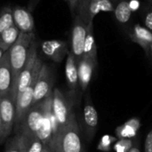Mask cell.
<instances>
[{
	"label": "cell",
	"mask_w": 152,
	"mask_h": 152,
	"mask_svg": "<svg viewBox=\"0 0 152 152\" xmlns=\"http://www.w3.org/2000/svg\"><path fill=\"white\" fill-rule=\"evenodd\" d=\"M35 38H36V36L34 33L20 32L16 42L8 50L9 60H10V64H11L12 77H13V84H12V92L16 85V82H17V79L20 71L22 70L23 67L26 64L31 44Z\"/></svg>",
	"instance_id": "obj_1"
},
{
	"label": "cell",
	"mask_w": 152,
	"mask_h": 152,
	"mask_svg": "<svg viewBox=\"0 0 152 152\" xmlns=\"http://www.w3.org/2000/svg\"><path fill=\"white\" fill-rule=\"evenodd\" d=\"M42 65L43 61L37 54V45L35 38L31 44L26 64L20 71L16 85L11 94L14 102L22 94L25 89L29 86L34 77L39 73Z\"/></svg>",
	"instance_id": "obj_2"
},
{
	"label": "cell",
	"mask_w": 152,
	"mask_h": 152,
	"mask_svg": "<svg viewBox=\"0 0 152 152\" xmlns=\"http://www.w3.org/2000/svg\"><path fill=\"white\" fill-rule=\"evenodd\" d=\"M53 152H85L75 113L69 124L60 132Z\"/></svg>",
	"instance_id": "obj_3"
},
{
	"label": "cell",
	"mask_w": 152,
	"mask_h": 152,
	"mask_svg": "<svg viewBox=\"0 0 152 152\" xmlns=\"http://www.w3.org/2000/svg\"><path fill=\"white\" fill-rule=\"evenodd\" d=\"M52 109L61 132L69 124L74 114L73 101L69 96L64 94L59 88H54L53 90Z\"/></svg>",
	"instance_id": "obj_4"
},
{
	"label": "cell",
	"mask_w": 152,
	"mask_h": 152,
	"mask_svg": "<svg viewBox=\"0 0 152 152\" xmlns=\"http://www.w3.org/2000/svg\"><path fill=\"white\" fill-rule=\"evenodd\" d=\"M53 83L54 77L52 69L48 65L43 63L36 82L32 106L40 103L53 94Z\"/></svg>",
	"instance_id": "obj_5"
},
{
	"label": "cell",
	"mask_w": 152,
	"mask_h": 152,
	"mask_svg": "<svg viewBox=\"0 0 152 152\" xmlns=\"http://www.w3.org/2000/svg\"><path fill=\"white\" fill-rule=\"evenodd\" d=\"M0 117L3 125L0 142H3L12 133L15 122V102L11 94L0 97Z\"/></svg>",
	"instance_id": "obj_6"
},
{
	"label": "cell",
	"mask_w": 152,
	"mask_h": 152,
	"mask_svg": "<svg viewBox=\"0 0 152 152\" xmlns=\"http://www.w3.org/2000/svg\"><path fill=\"white\" fill-rule=\"evenodd\" d=\"M86 26L87 23L85 22L78 15L74 16L70 37V53L75 57L77 62L83 57V49L86 35Z\"/></svg>",
	"instance_id": "obj_7"
},
{
	"label": "cell",
	"mask_w": 152,
	"mask_h": 152,
	"mask_svg": "<svg viewBox=\"0 0 152 152\" xmlns=\"http://www.w3.org/2000/svg\"><path fill=\"white\" fill-rule=\"evenodd\" d=\"M43 117L41 125L37 136L41 140L44 145L49 146L52 141V121L53 118V112L52 109L53 94L45 98L43 102Z\"/></svg>",
	"instance_id": "obj_8"
},
{
	"label": "cell",
	"mask_w": 152,
	"mask_h": 152,
	"mask_svg": "<svg viewBox=\"0 0 152 152\" xmlns=\"http://www.w3.org/2000/svg\"><path fill=\"white\" fill-rule=\"evenodd\" d=\"M43 117V102L37 103L30 108L21 122L20 123V134L31 135L36 134L39 130Z\"/></svg>",
	"instance_id": "obj_9"
},
{
	"label": "cell",
	"mask_w": 152,
	"mask_h": 152,
	"mask_svg": "<svg viewBox=\"0 0 152 152\" xmlns=\"http://www.w3.org/2000/svg\"><path fill=\"white\" fill-rule=\"evenodd\" d=\"M98 112L91 100L90 94H87L83 110V126L88 141H91L94 137L98 127Z\"/></svg>",
	"instance_id": "obj_10"
},
{
	"label": "cell",
	"mask_w": 152,
	"mask_h": 152,
	"mask_svg": "<svg viewBox=\"0 0 152 152\" xmlns=\"http://www.w3.org/2000/svg\"><path fill=\"white\" fill-rule=\"evenodd\" d=\"M42 53L54 62H61L69 53L68 45L63 40L52 39L43 41L41 44Z\"/></svg>",
	"instance_id": "obj_11"
},
{
	"label": "cell",
	"mask_w": 152,
	"mask_h": 152,
	"mask_svg": "<svg viewBox=\"0 0 152 152\" xmlns=\"http://www.w3.org/2000/svg\"><path fill=\"white\" fill-rule=\"evenodd\" d=\"M12 10L13 23L22 33H34L35 22L31 12L28 9L16 5Z\"/></svg>",
	"instance_id": "obj_12"
},
{
	"label": "cell",
	"mask_w": 152,
	"mask_h": 152,
	"mask_svg": "<svg viewBox=\"0 0 152 152\" xmlns=\"http://www.w3.org/2000/svg\"><path fill=\"white\" fill-rule=\"evenodd\" d=\"M128 37L132 42L140 45L146 54H150V49L152 45V32L146 27L136 23L129 29Z\"/></svg>",
	"instance_id": "obj_13"
},
{
	"label": "cell",
	"mask_w": 152,
	"mask_h": 152,
	"mask_svg": "<svg viewBox=\"0 0 152 152\" xmlns=\"http://www.w3.org/2000/svg\"><path fill=\"white\" fill-rule=\"evenodd\" d=\"M12 84V71L9 60V53L6 51L0 60V97L11 94Z\"/></svg>",
	"instance_id": "obj_14"
},
{
	"label": "cell",
	"mask_w": 152,
	"mask_h": 152,
	"mask_svg": "<svg viewBox=\"0 0 152 152\" xmlns=\"http://www.w3.org/2000/svg\"><path fill=\"white\" fill-rule=\"evenodd\" d=\"M96 66L97 61H94L86 57H82L77 61L78 86L83 92L88 88Z\"/></svg>",
	"instance_id": "obj_15"
},
{
	"label": "cell",
	"mask_w": 152,
	"mask_h": 152,
	"mask_svg": "<svg viewBox=\"0 0 152 152\" xmlns=\"http://www.w3.org/2000/svg\"><path fill=\"white\" fill-rule=\"evenodd\" d=\"M65 76L68 86L71 94L77 92L78 87V74H77V62L73 54L69 52L67 54L65 64Z\"/></svg>",
	"instance_id": "obj_16"
},
{
	"label": "cell",
	"mask_w": 152,
	"mask_h": 152,
	"mask_svg": "<svg viewBox=\"0 0 152 152\" xmlns=\"http://www.w3.org/2000/svg\"><path fill=\"white\" fill-rule=\"evenodd\" d=\"M141 127V120L139 118H133L123 123L115 129L116 137L118 139H133L135 138Z\"/></svg>",
	"instance_id": "obj_17"
},
{
	"label": "cell",
	"mask_w": 152,
	"mask_h": 152,
	"mask_svg": "<svg viewBox=\"0 0 152 152\" xmlns=\"http://www.w3.org/2000/svg\"><path fill=\"white\" fill-rule=\"evenodd\" d=\"M83 57L97 61V45L94 33V21H90L86 26V35L83 49Z\"/></svg>",
	"instance_id": "obj_18"
},
{
	"label": "cell",
	"mask_w": 152,
	"mask_h": 152,
	"mask_svg": "<svg viewBox=\"0 0 152 152\" xmlns=\"http://www.w3.org/2000/svg\"><path fill=\"white\" fill-rule=\"evenodd\" d=\"M117 22L122 26H126L131 20L133 15V9L128 0H121L115 4L113 12Z\"/></svg>",
	"instance_id": "obj_19"
},
{
	"label": "cell",
	"mask_w": 152,
	"mask_h": 152,
	"mask_svg": "<svg viewBox=\"0 0 152 152\" xmlns=\"http://www.w3.org/2000/svg\"><path fill=\"white\" fill-rule=\"evenodd\" d=\"M115 3L111 0H91L88 5V21H94L95 16L100 12H113Z\"/></svg>",
	"instance_id": "obj_20"
},
{
	"label": "cell",
	"mask_w": 152,
	"mask_h": 152,
	"mask_svg": "<svg viewBox=\"0 0 152 152\" xmlns=\"http://www.w3.org/2000/svg\"><path fill=\"white\" fill-rule=\"evenodd\" d=\"M20 34V30L15 25H12L0 34V48L6 52L16 42Z\"/></svg>",
	"instance_id": "obj_21"
},
{
	"label": "cell",
	"mask_w": 152,
	"mask_h": 152,
	"mask_svg": "<svg viewBox=\"0 0 152 152\" xmlns=\"http://www.w3.org/2000/svg\"><path fill=\"white\" fill-rule=\"evenodd\" d=\"M23 136L25 142V151L42 152L45 145L36 134H31V135L23 134Z\"/></svg>",
	"instance_id": "obj_22"
},
{
	"label": "cell",
	"mask_w": 152,
	"mask_h": 152,
	"mask_svg": "<svg viewBox=\"0 0 152 152\" xmlns=\"http://www.w3.org/2000/svg\"><path fill=\"white\" fill-rule=\"evenodd\" d=\"M14 25L12 10L9 6H4L0 10V34Z\"/></svg>",
	"instance_id": "obj_23"
},
{
	"label": "cell",
	"mask_w": 152,
	"mask_h": 152,
	"mask_svg": "<svg viewBox=\"0 0 152 152\" xmlns=\"http://www.w3.org/2000/svg\"><path fill=\"white\" fill-rule=\"evenodd\" d=\"M5 152H26L24 136L22 134L18 133V134H16L9 141Z\"/></svg>",
	"instance_id": "obj_24"
},
{
	"label": "cell",
	"mask_w": 152,
	"mask_h": 152,
	"mask_svg": "<svg viewBox=\"0 0 152 152\" xmlns=\"http://www.w3.org/2000/svg\"><path fill=\"white\" fill-rule=\"evenodd\" d=\"M117 141H118L117 137L110 134H105L101 138L97 146V150L102 152H110Z\"/></svg>",
	"instance_id": "obj_25"
},
{
	"label": "cell",
	"mask_w": 152,
	"mask_h": 152,
	"mask_svg": "<svg viewBox=\"0 0 152 152\" xmlns=\"http://www.w3.org/2000/svg\"><path fill=\"white\" fill-rule=\"evenodd\" d=\"M135 140L136 137L133 139H118L112 149L115 152H128L134 146Z\"/></svg>",
	"instance_id": "obj_26"
},
{
	"label": "cell",
	"mask_w": 152,
	"mask_h": 152,
	"mask_svg": "<svg viewBox=\"0 0 152 152\" xmlns=\"http://www.w3.org/2000/svg\"><path fill=\"white\" fill-rule=\"evenodd\" d=\"M91 0H77L76 15H78L85 22L88 23V5Z\"/></svg>",
	"instance_id": "obj_27"
},
{
	"label": "cell",
	"mask_w": 152,
	"mask_h": 152,
	"mask_svg": "<svg viewBox=\"0 0 152 152\" xmlns=\"http://www.w3.org/2000/svg\"><path fill=\"white\" fill-rule=\"evenodd\" d=\"M143 23L144 27H146L150 31L152 32V9L146 11L143 14Z\"/></svg>",
	"instance_id": "obj_28"
},
{
	"label": "cell",
	"mask_w": 152,
	"mask_h": 152,
	"mask_svg": "<svg viewBox=\"0 0 152 152\" xmlns=\"http://www.w3.org/2000/svg\"><path fill=\"white\" fill-rule=\"evenodd\" d=\"M144 152H152V130L147 134L144 143Z\"/></svg>",
	"instance_id": "obj_29"
},
{
	"label": "cell",
	"mask_w": 152,
	"mask_h": 152,
	"mask_svg": "<svg viewBox=\"0 0 152 152\" xmlns=\"http://www.w3.org/2000/svg\"><path fill=\"white\" fill-rule=\"evenodd\" d=\"M69 7L70 12L73 16L76 15V12H77V0H65Z\"/></svg>",
	"instance_id": "obj_30"
},
{
	"label": "cell",
	"mask_w": 152,
	"mask_h": 152,
	"mask_svg": "<svg viewBox=\"0 0 152 152\" xmlns=\"http://www.w3.org/2000/svg\"><path fill=\"white\" fill-rule=\"evenodd\" d=\"M39 1H40V0H29L28 4V11H30V12L34 11L35 8L37 7V5L38 4Z\"/></svg>",
	"instance_id": "obj_31"
},
{
	"label": "cell",
	"mask_w": 152,
	"mask_h": 152,
	"mask_svg": "<svg viewBox=\"0 0 152 152\" xmlns=\"http://www.w3.org/2000/svg\"><path fill=\"white\" fill-rule=\"evenodd\" d=\"M128 152H142L141 151V147H140V141L136 138L135 142L134 144V146L131 148V150Z\"/></svg>",
	"instance_id": "obj_32"
},
{
	"label": "cell",
	"mask_w": 152,
	"mask_h": 152,
	"mask_svg": "<svg viewBox=\"0 0 152 152\" xmlns=\"http://www.w3.org/2000/svg\"><path fill=\"white\" fill-rule=\"evenodd\" d=\"M42 152H53V151L50 149V147H48V146L45 145V147H44V149H43Z\"/></svg>",
	"instance_id": "obj_33"
},
{
	"label": "cell",
	"mask_w": 152,
	"mask_h": 152,
	"mask_svg": "<svg viewBox=\"0 0 152 152\" xmlns=\"http://www.w3.org/2000/svg\"><path fill=\"white\" fill-rule=\"evenodd\" d=\"M2 133H3V125H2V120H1V117H0V141H1V137H2Z\"/></svg>",
	"instance_id": "obj_34"
},
{
	"label": "cell",
	"mask_w": 152,
	"mask_h": 152,
	"mask_svg": "<svg viewBox=\"0 0 152 152\" xmlns=\"http://www.w3.org/2000/svg\"><path fill=\"white\" fill-rule=\"evenodd\" d=\"M4 53H5V52H4V51H3V50L0 48V60L2 59V57H3V55L4 54Z\"/></svg>",
	"instance_id": "obj_35"
},
{
	"label": "cell",
	"mask_w": 152,
	"mask_h": 152,
	"mask_svg": "<svg viewBox=\"0 0 152 152\" xmlns=\"http://www.w3.org/2000/svg\"><path fill=\"white\" fill-rule=\"evenodd\" d=\"M111 1H112L113 3H115V4H116V3H118V2H119V1H121V0H111Z\"/></svg>",
	"instance_id": "obj_36"
},
{
	"label": "cell",
	"mask_w": 152,
	"mask_h": 152,
	"mask_svg": "<svg viewBox=\"0 0 152 152\" xmlns=\"http://www.w3.org/2000/svg\"><path fill=\"white\" fill-rule=\"evenodd\" d=\"M150 54L152 56V45L151 46V49H150Z\"/></svg>",
	"instance_id": "obj_37"
},
{
	"label": "cell",
	"mask_w": 152,
	"mask_h": 152,
	"mask_svg": "<svg viewBox=\"0 0 152 152\" xmlns=\"http://www.w3.org/2000/svg\"><path fill=\"white\" fill-rule=\"evenodd\" d=\"M150 1H151V3H152V0H150Z\"/></svg>",
	"instance_id": "obj_38"
}]
</instances>
